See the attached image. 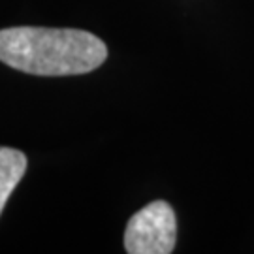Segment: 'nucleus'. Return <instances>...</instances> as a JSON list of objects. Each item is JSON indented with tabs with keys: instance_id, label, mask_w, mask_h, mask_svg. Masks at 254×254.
<instances>
[{
	"instance_id": "f257e3e1",
	"label": "nucleus",
	"mask_w": 254,
	"mask_h": 254,
	"mask_svg": "<svg viewBox=\"0 0 254 254\" xmlns=\"http://www.w3.org/2000/svg\"><path fill=\"white\" fill-rule=\"evenodd\" d=\"M108 47L77 28L13 27L0 30V61L32 75H81L106 63Z\"/></svg>"
},
{
	"instance_id": "f03ea898",
	"label": "nucleus",
	"mask_w": 254,
	"mask_h": 254,
	"mask_svg": "<svg viewBox=\"0 0 254 254\" xmlns=\"http://www.w3.org/2000/svg\"><path fill=\"white\" fill-rule=\"evenodd\" d=\"M177 220L173 207L164 200L151 201L134 213L125 230L128 254H170L175 249Z\"/></svg>"
},
{
	"instance_id": "7ed1b4c3",
	"label": "nucleus",
	"mask_w": 254,
	"mask_h": 254,
	"mask_svg": "<svg viewBox=\"0 0 254 254\" xmlns=\"http://www.w3.org/2000/svg\"><path fill=\"white\" fill-rule=\"evenodd\" d=\"M27 172V156L11 147H0V215L13 189Z\"/></svg>"
}]
</instances>
